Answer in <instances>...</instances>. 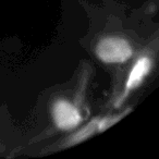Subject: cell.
<instances>
[{
	"instance_id": "obj_1",
	"label": "cell",
	"mask_w": 159,
	"mask_h": 159,
	"mask_svg": "<svg viewBox=\"0 0 159 159\" xmlns=\"http://www.w3.org/2000/svg\"><path fill=\"white\" fill-rule=\"evenodd\" d=\"M98 60L107 64H120L129 61L134 55V48L130 40L121 36H105L95 46Z\"/></svg>"
},
{
	"instance_id": "obj_2",
	"label": "cell",
	"mask_w": 159,
	"mask_h": 159,
	"mask_svg": "<svg viewBox=\"0 0 159 159\" xmlns=\"http://www.w3.org/2000/svg\"><path fill=\"white\" fill-rule=\"evenodd\" d=\"M152 66H154V61L147 55L139 56L135 60L133 66H131L128 77H126L123 91H122V93L120 94L119 97L116 100L115 107H117V108L121 107L124 104V102L128 99L129 96L143 84L146 77L152 72Z\"/></svg>"
},
{
	"instance_id": "obj_3",
	"label": "cell",
	"mask_w": 159,
	"mask_h": 159,
	"mask_svg": "<svg viewBox=\"0 0 159 159\" xmlns=\"http://www.w3.org/2000/svg\"><path fill=\"white\" fill-rule=\"evenodd\" d=\"M51 117L56 128L63 132L73 131L83 121L82 112L79 107L66 98L55 100L51 107Z\"/></svg>"
},
{
	"instance_id": "obj_4",
	"label": "cell",
	"mask_w": 159,
	"mask_h": 159,
	"mask_svg": "<svg viewBox=\"0 0 159 159\" xmlns=\"http://www.w3.org/2000/svg\"><path fill=\"white\" fill-rule=\"evenodd\" d=\"M98 118H94L92 121H89L86 125L82 126L79 131L74 133V134L70 135L66 139V143H64V147H70V146H74L76 144L82 143V142L89 139V137H92L94 134L98 132Z\"/></svg>"
},
{
	"instance_id": "obj_5",
	"label": "cell",
	"mask_w": 159,
	"mask_h": 159,
	"mask_svg": "<svg viewBox=\"0 0 159 159\" xmlns=\"http://www.w3.org/2000/svg\"><path fill=\"white\" fill-rule=\"evenodd\" d=\"M131 111V108L125 109L122 112L118 113V115H111V116H105V117H99L98 118V132L102 133L104 131H106L107 129L111 128L112 125H115L117 122H119L120 120H122L129 112Z\"/></svg>"
}]
</instances>
